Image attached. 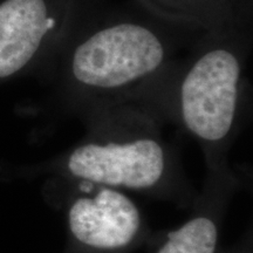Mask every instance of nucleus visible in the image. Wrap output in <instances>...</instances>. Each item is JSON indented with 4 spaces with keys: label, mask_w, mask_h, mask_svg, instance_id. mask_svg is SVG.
<instances>
[{
    "label": "nucleus",
    "mask_w": 253,
    "mask_h": 253,
    "mask_svg": "<svg viewBox=\"0 0 253 253\" xmlns=\"http://www.w3.org/2000/svg\"><path fill=\"white\" fill-rule=\"evenodd\" d=\"M142 11L86 15L79 24L45 73L69 103L82 112L141 103L175 65L188 37L202 33Z\"/></svg>",
    "instance_id": "f257e3e1"
},
{
    "label": "nucleus",
    "mask_w": 253,
    "mask_h": 253,
    "mask_svg": "<svg viewBox=\"0 0 253 253\" xmlns=\"http://www.w3.org/2000/svg\"><path fill=\"white\" fill-rule=\"evenodd\" d=\"M86 135L46 171L71 182L190 202L178 158L163 137L161 116L140 102L88 110Z\"/></svg>",
    "instance_id": "f03ea898"
},
{
    "label": "nucleus",
    "mask_w": 253,
    "mask_h": 253,
    "mask_svg": "<svg viewBox=\"0 0 253 253\" xmlns=\"http://www.w3.org/2000/svg\"><path fill=\"white\" fill-rule=\"evenodd\" d=\"M192 46L191 54L168 71L147 101L198 142L211 172H225L242 109L251 26L203 33Z\"/></svg>",
    "instance_id": "7ed1b4c3"
},
{
    "label": "nucleus",
    "mask_w": 253,
    "mask_h": 253,
    "mask_svg": "<svg viewBox=\"0 0 253 253\" xmlns=\"http://www.w3.org/2000/svg\"><path fill=\"white\" fill-rule=\"evenodd\" d=\"M90 0H0V86L45 74Z\"/></svg>",
    "instance_id": "20e7f679"
},
{
    "label": "nucleus",
    "mask_w": 253,
    "mask_h": 253,
    "mask_svg": "<svg viewBox=\"0 0 253 253\" xmlns=\"http://www.w3.org/2000/svg\"><path fill=\"white\" fill-rule=\"evenodd\" d=\"M74 183L67 199V242L62 253H128L147 226L137 204L122 190Z\"/></svg>",
    "instance_id": "39448f33"
},
{
    "label": "nucleus",
    "mask_w": 253,
    "mask_h": 253,
    "mask_svg": "<svg viewBox=\"0 0 253 253\" xmlns=\"http://www.w3.org/2000/svg\"><path fill=\"white\" fill-rule=\"evenodd\" d=\"M212 182L198 199L197 210L178 229L168 233L156 253H218L226 199L232 188L230 172L212 173Z\"/></svg>",
    "instance_id": "423d86ee"
},
{
    "label": "nucleus",
    "mask_w": 253,
    "mask_h": 253,
    "mask_svg": "<svg viewBox=\"0 0 253 253\" xmlns=\"http://www.w3.org/2000/svg\"><path fill=\"white\" fill-rule=\"evenodd\" d=\"M156 17L202 33L250 25L251 0H137Z\"/></svg>",
    "instance_id": "0eeeda50"
}]
</instances>
